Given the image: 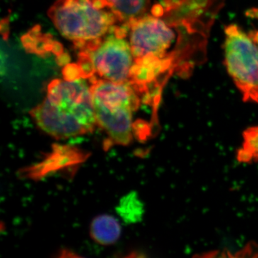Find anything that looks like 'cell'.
I'll return each mask as SVG.
<instances>
[{
  "mask_svg": "<svg viewBox=\"0 0 258 258\" xmlns=\"http://www.w3.org/2000/svg\"><path fill=\"white\" fill-rule=\"evenodd\" d=\"M93 106L98 127L104 132L109 146L130 145L144 142L154 128L137 116L142 105H149L157 112L158 106L130 83H115L91 78Z\"/></svg>",
  "mask_w": 258,
  "mask_h": 258,
  "instance_id": "1",
  "label": "cell"
},
{
  "mask_svg": "<svg viewBox=\"0 0 258 258\" xmlns=\"http://www.w3.org/2000/svg\"><path fill=\"white\" fill-rule=\"evenodd\" d=\"M35 124L52 138L67 139L92 133L98 126L91 84L86 79H56L30 112Z\"/></svg>",
  "mask_w": 258,
  "mask_h": 258,
  "instance_id": "2",
  "label": "cell"
},
{
  "mask_svg": "<svg viewBox=\"0 0 258 258\" xmlns=\"http://www.w3.org/2000/svg\"><path fill=\"white\" fill-rule=\"evenodd\" d=\"M47 15L61 35L80 50L103 39L118 22L111 12L98 8L95 0H57Z\"/></svg>",
  "mask_w": 258,
  "mask_h": 258,
  "instance_id": "3",
  "label": "cell"
},
{
  "mask_svg": "<svg viewBox=\"0 0 258 258\" xmlns=\"http://www.w3.org/2000/svg\"><path fill=\"white\" fill-rule=\"evenodd\" d=\"M134 64L130 44L113 32L96 46L80 51L78 63L83 79L93 77L115 83L131 82Z\"/></svg>",
  "mask_w": 258,
  "mask_h": 258,
  "instance_id": "4",
  "label": "cell"
},
{
  "mask_svg": "<svg viewBox=\"0 0 258 258\" xmlns=\"http://www.w3.org/2000/svg\"><path fill=\"white\" fill-rule=\"evenodd\" d=\"M225 64L244 101L258 103V45L237 25L226 27Z\"/></svg>",
  "mask_w": 258,
  "mask_h": 258,
  "instance_id": "5",
  "label": "cell"
},
{
  "mask_svg": "<svg viewBox=\"0 0 258 258\" xmlns=\"http://www.w3.org/2000/svg\"><path fill=\"white\" fill-rule=\"evenodd\" d=\"M125 24L134 61L170 55L168 50L176 37L172 25L154 15H146Z\"/></svg>",
  "mask_w": 258,
  "mask_h": 258,
  "instance_id": "6",
  "label": "cell"
},
{
  "mask_svg": "<svg viewBox=\"0 0 258 258\" xmlns=\"http://www.w3.org/2000/svg\"><path fill=\"white\" fill-rule=\"evenodd\" d=\"M149 3L150 0H96L97 6L107 8L118 22L123 23L144 16Z\"/></svg>",
  "mask_w": 258,
  "mask_h": 258,
  "instance_id": "7",
  "label": "cell"
},
{
  "mask_svg": "<svg viewBox=\"0 0 258 258\" xmlns=\"http://www.w3.org/2000/svg\"><path fill=\"white\" fill-rule=\"evenodd\" d=\"M121 227L119 222L112 215H98L90 226V235L95 242L102 245H111L119 240Z\"/></svg>",
  "mask_w": 258,
  "mask_h": 258,
  "instance_id": "8",
  "label": "cell"
},
{
  "mask_svg": "<svg viewBox=\"0 0 258 258\" xmlns=\"http://www.w3.org/2000/svg\"><path fill=\"white\" fill-rule=\"evenodd\" d=\"M242 146L237 153L241 163L258 162V125L249 127L242 134Z\"/></svg>",
  "mask_w": 258,
  "mask_h": 258,
  "instance_id": "9",
  "label": "cell"
},
{
  "mask_svg": "<svg viewBox=\"0 0 258 258\" xmlns=\"http://www.w3.org/2000/svg\"><path fill=\"white\" fill-rule=\"evenodd\" d=\"M247 15L252 18H258V9H252L247 12Z\"/></svg>",
  "mask_w": 258,
  "mask_h": 258,
  "instance_id": "10",
  "label": "cell"
}]
</instances>
